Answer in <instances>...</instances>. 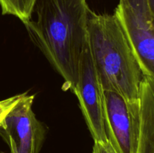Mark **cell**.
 Returning <instances> with one entry per match:
<instances>
[{
    "mask_svg": "<svg viewBox=\"0 0 154 153\" xmlns=\"http://www.w3.org/2000/svg\"><path fill=\"white\" fill-rule=\"evenodd\" d=\"M90 11L87 0H37L36 18L23 23L32 41L64 79L66 89L72 91L78 82Z\"/></svg>",
    "mask_w": 154,
    "mask_h": 153,
    "instance_id": "obj_1",
    "label": "cell"
},
{
    "mask_svg": "<svg viewBox=\"0 0 154 153\" xmlns=\"http://www.w3.org/2000/svg\"><path fill=\"white\" fill-rule=\"evenodd\" d=\"M87 34L92 59L104 91L115 92L129 100L139 99L144 75L117 16L90 10Z\"/></svg>",
    "mask_w": 154,
    "mask_h": 153,
    "instance_id": "obj_2",
    "label": "cell"
},
{
    "mask_svg": "<svg viewBox=\"0 0 154 153\" xmlns=\"http://www.w3.org/2000/svg\"><path fill=\"white\" fill-rule=\"evenodd\" d=\"M107 137L119 153H137L141 126L140 100L104 91Z\"/></svg>",
    "mask_w": 154,
    "mask_h": 153,
    "instance_id": "obj_3",
    "label": "cell"
},
{
    "mask_svg": "<svg viewBox=\"0 0 154 153\" xmlns=\"http://www.w3.org/2000/svg\"><path fill=\"white\" fill-rule=\"evenodd\" d=\"M72 92L94 141H108L105 130L104 90L93 64L89 45L81 57L78 80Z\"/></svg>",
    "mask_w": 154,
    "mask_h": 153,
    "instance_id": "obj_4",
    "label": "cell"
},
{
    "mask_svg": "<svg viewBox=\"0 0 154 153\" xmlns=\"http://www.w3.org/2000/svg\"><path fill=\"white\" fill-rule=\"evenodd\" d=\"M35 95L23 93L0 126V134L17 153H38L46 130L32 110Z\"/></svg>",
    "mask_w": 154,
    "mask_h": 153,
    "instance_id": "obj_5",
    "label": "cell"
},
{
    "mask_svg": "<svg viewBox=\"0 0 154 153\" xmlns=\"http://www.w3.org/2000/svg\"><path fill=\"white\" fill-rule=\"evenodd\" d=\"M114 14L127 33L144 75L154 77V28L151 23L119 4Z\"/></svg>",
    "mask_w": 154,
    "mask_h": 153,
    "instance_id": "obj_6",
    "label": "cell"
},
{
    "mask_svg": "<svg viewBox=\"0 0 154 153\" xmlns=\"http://www.w3.org/2000/svg\"><path fill=\"white\" fill-rule=\"evenodd\" d=\"M141 126L137 153H154V95L144 76L139 94Z\"/></svg>",
    "mask_w": 154,
    "mask_h": 153,
    "instance_id": "obj_7",
    "label": "cell"
},
{
    "mask_svg": "<svg viewBox=\"0 0 154 153\" xmlns=\"http://www.w3.org/2000/svg\"><path fill=\"white\" fill-rule=\"evenodd\" d=\"M37 0H0L3 15H12L20 20L23 23L29 20Z\"/></svg>",
    "mask_w": 154,
    "mask_h": 153,
    "instance_id": "obj_8",
    "label": "cell"
},
{
    "mask_svg": "<svg viewBox=\"0 0 154 153\" xmlns=\"http://www.w3.org/2000/svg\"><path fill=\"white\" fill-rule=\"evenodd\" d=\"M119 4L130 9L138 16L151 23L148 0H120Z\"/></svg>",
    "mask_w": 154,
    "mask_h": 153,
    "instance_id": "obj_9",
    "label": "cell"
},
{
    "mask_svg": "<svg viewBox=\"0 0 154 153\" xmlns=\"http://www.w3.org/2000/svg\"><path fill=\"white\" fill-rule=\"evenodd\" d=\"M23 95V93L12 96V97L5 99V100H0V126L2 125L3 121L7 116L8 114L14 107L15 105L19 102Z\"/></svg>",
    "mask_w": 154,
    "mask_h": 153,
    "instance_id": "obj_10",
    "label": "cell"
},
{
    "mask_svg": "<svg viewBox=\"0 0 154 153\" xmlns=\"http://www.w3.org/2000/svg\"><path fill=\"white\" fill-rule=\"evenodd\" d=\"M93 153H119L109 141H94Z\"/></svg>",
    "mask_w": 154,
    "mask_h": 153,
    "instance_id": "obj_11",
    "label": "cell"
},
{
    "mask_svg": "<svg viewBox=\"0 0 154 153\" xmlns=\"http://www.w3.org/2000/svg\"><path fill=\"white\" fill-rule=\"evenodd\" d=\"M149 9H150V18H151L152 26L154 28V0H148Z\"/></svg>",
    "mask_w": 154,
    "mask_h": 153,
    "instance_id": "obj_12",
    "label": "cell"
},
{
    "mask_svg": "<svg viewBox=\"0 0 154 153\" xmlns=\"http://www.w3.org/2000/svg\"><path fill=\"white\" fill-rule=\"evenodd\" d=\"M144 76H145L146 79H147V82H148L149 85H150V88H151V90L152 92H153V94L154 95V77L150 76H145V75H144Z\"/></svg>",
    "mask_w": 154,
    "mask_h": 153,
    "instance_id": "obj_13",
    "label": "cell"
},
{
    "mask_svg": "<svg viewBox=\"0 0 154 153\" xmlns=\"http://www.w3.org/2000/svg\"><path fill=\"white\" fill-rule=\"evenodd\" d=\"M9 148H10L11 153H17V152L16 149H15V148H14L13 146H9ZM0 153H4V152H0Z\"/></svg>",
    "mask_w": 154,
    "mask_h": 153,
    "instance_id": "obj_14",
    "label": "cell"
}]
</instances>
